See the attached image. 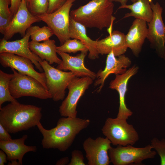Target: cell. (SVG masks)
Here are the masks:
<instances>
[{"label":"cell","mask_w":165,"mask_h":165,"mask_svg":"<svg viewBox=\"0 0 165 165\" xmlns=\"http://www.w3.org/2000/svg\"><path fill=\"white\" fill-rule=\"evenodd\" d=\"M88 119L64 117L59 119L55 127L47 130L39 122L37 127L43 136L41 144L46 149H57L65 152L71 145L76 136L89 125Z\"/></svg>","instance_id":"obj_1"},{"label":"cell","mask_w":165,"mask_h":165,"mask_svg":"<svg viewBox=\"0 0 165 165\" xmlns=\"http://www.w3.org/2000/svg\"><path fill=\"white\" fill-rule=\"evenodd\" d=\"M41 111L35 105L11 102L0 108V123L9 133L27 130L40 122Z\"/></svg>","instance_id":"obj_2"},{"label":"cell","mask_w":165,"mask_h":165,"mask_svg":"<svg viewBox=\"0 0 165 165\" xmlns=\"http://www.w3.org/2000/svg\"><path fill=\"white\" fill-rule=\"evenodd\" d=\"M114 5L109 0H91L86 4L70 11V16L86 28H108L112 32L115 17L113 16Z\"/></svg>","instance_id":"obj_3"},{"label":"cell","mask_w":165,"mask_h":165,"mask_svg":"<svg viewBox=\"0 0 165 165\" xmlns=\"http://www.w3.org/2000/svg\"><path fill=\"white\" fill-rule=\"evenodd\" d=\"M101 131L113 145H133L139 139L138 134L127 120L118 117L108 118Z\"/></svg>","instance_id":"obj_4"},{"label":"cell","mask_w":165,"mask_h":165,"mask_svg":"<svg viewBox=\"0 0 165 165\" xmlns=\"http://www.w3.org/2000/svg\"><path fill=\"white\" fill-rule=\"evenodd\" d=\"M11 69L13 75L10 81L9 88L11 95L15 99L25 96L43 100L52 98L48 90L37 80L13 68Z\"/></svg>","instance_id":"obj_5"},{"label":"cell","mask_w":165,"mask_h":165,"mask_svg":"<svg viewBox=\"0 0 165 165\" xmlns=\"http://www.w3.org/2000/svg\"><path fill=\"white\" fill-rule=\"evenodd\" d=\"M152 149L150 144L142 148L131 145H117L109 149L108 155L110 163L114 165L139 164L144 160L154 158L156 152Z\"/></svg>","instance_id":"obj_6"},{"label":"cell","mask_w":165,"mask_h":165,"mask_svg":"<svg viewBox=\"0 0 165 165\" xmlns=\"http://www.w3.org/2000/svg\"><path fill=\"white\" fill-rule=\"evenodd\" d=\"M76 0H68L57 10L50 13H45L37 16L45 22L60 41L61 45L70 39L69 26L70 9Z\"/></svg>","instance_id":"obj_7"},{"label":"cell","mask_w":165,"mask_h":165,"mask_svg":"<svg viewBox=\"0 0 165 165\" xmlns=\"http://www.w3.org/2000/svg\"><path fill=\"white\" fill-rule=\"evenodd\" d=\"M45 73L48 90L55 101L64 99L65 90L75 75L71 72H66L55 68L48 62H39Z\"/></svg>","instance_id":"obj_8"},{"label":"cell","mask_w":165,"mask_h":165,"mask_svg":"<svg viewBox=\"0 0 165 165\" xmlns=\"http://www.w3.org/2000/svg\"><path fill=\"white\" fill-rule=\"evenodd\" d=\"M90 77L74 78L68 85V93L59 108L61 116L64 117H77L76 108L78 102L86 91L93 82Z\"/></svg>","instance_id":"obj_9"},{"label":"cell","mask_w":165,"mask_h":165,"mask_svg":"<svg viewBox=\"0 0 165 165\" xmlns=\"http://www.w3.org/2000/svg\"><path fill=\"white\" fill-rule=\"evenodd\" d=\"M150 4L153 16L151 21L147 23V38L160 57L165 58V25L162 16L163 8L158 2L154 3L152 0Z\"/></svg>","instance_id":"obj_10"},{"label":"cell","mask_w":165,"mask_h":165,"mask_svg":"<svg viewBox=\"0 0 165 165\" xmlns=\"http://www.w3.org/2000/svg\"><path fill=\"white\" fill-rule=\"evenodd\" d=\"M39 28L37 26L30 27L20 39L10 41L2 38L0 40V53L8 52L27 58L31 60L37 69L42 72L44 71L39 62L43 60L31 50L29 46L31 35Z\"/></svg>","instance_id":"obj_11"},{"label":"cell","mask_w":165,"mask_h":165,"mask_svg":"<svg viewBox=\"0 0 165 165\" xmlns=\"http://www.w3.org/2000/svg\"><path fill=\"white\" fill-rule=\"evenodd\" d=\"M106 138L99 137L95 139L89 137L84 141L83 149L89 165H108L110 163L108 151L112 147Z\"/></svg>","instance_id":"obj_12"},{"label":"cell","mask_w":165,"mask_h":165,"mask_svg":"<svg viewBox=\"0 0 165 165\" xmlns=\"http://www.w3.org/2000/svg\"><path fill=\"white\" fill-rule=\"evenodd\" d=\"M0 63L5 68H13L21 73L35 78L48 90L44 72L36 71L29 59L12 53L2 52L0 53Z\"/></svg>","instance_id":"obj_13"},{"label":"cell","mask_w":165,"mask_h":165,"mask_svg":"<svg viewBox=\"0 0 165 165\" xmlns=\"http://www.w3.org/2000/svg\"><path fill=\"white\" fill-rule=\"evenodd\" d=\"M40 21L30 12L25 0H22L17 12L5 31L3 38L8 40L17 33L24 37L32 24Z\"/></svg>","instance_id":"obj_14"},{"label":"cell","mask_w":165,"mask_h":165,"mask_svg":"<svg viewBox=\"0 0 165 165\" xmlns=\"http://www.w3.org/2000/svg\"><path fill=\"white\" fill-rule=\"evenodd\" d=\"M138 67L134 65L124 73L116 75L115 79L110 82L109 88L118 92L119 97V107L117 117L127 120L133 114L125 103V95L127 90L128 82L130 78L138 72Z\"/></svg>","instance_id":"obj_15"},{"label":"cell","mask_w":165,"mask_h":165,"mask_svg":"<svg viewBox=\"0 0 165 165\" xmlns=\"http://www.w3.org/2000/svg\"><path fill=\"white\" fill-rule=\"evenodd\" d=\"M113 52L107 56L106 66L103 70H100L96 74L97 80L94 83L95 86H99L97 90L100 92L103 87L105 81L111 74H121L125 72L131 64L130 59L124 54L116 57Z\"/></svg>","instance_id":"obj_16"},{"label":"cell","mask_w":165,"mask_h":165,"mask_svg":"<svg viewBox=\"0 0 165 165\" xmlns=\"http://www.w3.org/2000/svg\"><path fill=\"white\" fill-rule=\"evenodd\" d=\"M57 53L62 59L61 62L56 67L57 69L64 71L69 70L77 77H88L93 80L96 78V74L84 65V59L87 53L81 52L74 56L57 50Z\"/></svg>","instance_id":"obj_17"},{"label":"cell","mask_w":165,"mask_h":165,"mask_svg":"<svg viewBox=\"0 0 165 165\" xmlns=\"http://www.w3.org/2000/svg\"><path fill=\"white\" fill-rule=\"evenodd\" d=\"M147 23L142 20L135 19L133 21L127 34L125 35L126 46L133 54L138 57L148 34Z\"/></svg>","instance_id":"obj_18"},{"label":"cell","mask_w":165,"mask_h":165,"mask_svg":"<svg viewBox=\"0 0 165 165\" xmlns=\"http://www.w3.org/2000/svg\"><path fill=\"white\" fill-rule=\"evenodd\" d=\"M125 36L123 33L114 30L106 37L96 40V47L99 54H108L112 52L116 57L124 54L128 48Z\"/></svg>","instance_id":"obj_19"},{"label":"cell","mask_w":165,"mask_h":165,"mask_svg":"<svg viewBox=\"0 0 165 165\" xmlns=\"http://www.w3.org/2000/svg\"><path fill=\"white\" fill-rule=\"evenodd\" d=\"M28 136L25 134L20 138L12 139L7 141H0V148L7 156V160L11 161L17 160L20 165L22 164V160L24 155L30 152H36L35 146H27L24 144Z\"/></svg>","instance_id":"obj_20"},{"label":"cell","mask_w":165,"mask_h":165,"mask_svg":"<svg viewBox=\"0 0 165 165\" xmlns=\"http://www.w3.org/2000/svg\"><path fill=\"white\" fill-rule=\"evenodd\" d=\"M69 34L70 38L79 40L86 46L89 53L88 58L94 60L99 57L96 47V40L90 39L87 35L86 28L82 24L75 21L70 16Z\"/></svg>","instance_id":"obj_21"},{"label":"cell","mask_w":165,"mask_h":165,"mask_svg":"<svg viewBox=\"0 0 165 165\" xmlns=\"http://www.w3.org/2000/svg\"><path fill=\"white\" fill-rule=\"evenodd\" d=\"M29 46L33 53L50 65L54 63L59 64L61 62L57 56V46L54 40L49 39L41 43L31 40L29 42Z\"/></svg>","instance_id":"obj_22"},{"label":"cell","mask_w":165,"mask_h":165,"mask_svg":"<svg viewBox=\"0 0 165 165\" xmlns=\"http://www.w3.org/2000/svg\"><path fill=\"white\" fill-rule=\"evenodd\" d=\"M151 0H137L131 4L121 5L118 9L125 8L130 10V13L125 14L123 19L133 17L148 23L152 20L153 16V12L150 4Z\"/></svg>","instance_id":"obj_23"},{"label":"cell","mask_w":165,"mask_h":165,"mask_svg":"<svg viewBox=\"0 0 165 165\" xmlns=\"http://www.w3.org/2000/svg\"><path fill=\"white\" fill-rule=\"evenodd\" d=\"M13 75V74H8L0 70V108L6 102L18 101L11 95L9 90V83Z\"/></svg>","instance_id":"obj_24"},{"label":"cell","mask_w":165,"mask_h":165,"mask_svg":"<svg viewBox=\"0 0 165 165\" xmlns=\"http://www.w3.org/2000/svg\"><path fill=\"white\" fill-rule=\"evenodd\" d=\"M11 0H0V32L3 35L13 17L9 7Z\"/></svg>","instance_id":"obj_25"},{"label":"cell","mask_w":165,"mask_h":165,"mask_svg":"<svg viewBox=\"0 0 165 165\" xmlns=\"http://www.w3.org/2000/svg\"><path fill=\"white\" fill-rule=\"evenodd\" d=\"M57 50L67 53H75L77 52L87 53L88 50L85 45L80 40L69 39L64 43L57 47Z\"/></svg>","instance_id":"obj_26"},{"label":"cell","mask_w":165,"mask_h":165,"mask_svg":"<svg viewBox=\"0 0 165 165\" xmlns=\"http://www.w3.org/2000/svg\"><path fill=\"white\" fill-rule=\"evenodd\" d=\"M48 6L49 0H31L27 7L31 13L37 16L47 13Z\"/></svg>","instance_id":"obj_27"},{"label":"cell","mask_w":165,"mask_h":165,"mask_svg":"<svg viewBox=\"0 0 165 165\" xmlns=\"http://www.w3.org/2000/svg\"><path fill=\"white\" fill-rule=\"evenodd\" d=\"M53 35L52 30L48 26H44L41 28H39L33 33L30 37L32 41L39 42L49 39V38Z\"/></svg>","instance_id":"obj_28"},{"label":"cell","mask_w":165,"mask_h":165,"mask_svg":"<svg viewBox=\"0 0 165 165\" xmlns=\"http://www.w3.org/2000/svg\"><path fill=\"white\" fill-rule=\"evenodd\" d=\"M150 144L160 156V165H165V139L160 140L154 138L151 139Z\"/></svg>","instance_id":"obj_29"},{"label":"cell","mask_w":165,"mask_h":165,"mask_svg":"<svg viewBox=\"0 0 165 165\" xmlns=\"http://www.w3.org/2000/svg\"><path fill=\"white\" fill-rule=\"evenodd\" d=\"M72 158L68 165H85L84 158L82 152L77 150L72 151L71 153Z\"/></svg>","instance_id":"obj_30"},{"label":"cell","mask_w":165,"mask_h":165,"mask_svg":"<svg viewBox=\"0 0 165 165\" xmlns=\"http://www.w3.org/2000/svg\"><path fill=\"white\" fill-rule=\"evenodd\" d=\"M68 0H49V6L47 13H51L61 8Z\"/></svg>","instance_id":"obj_31"},{"label":"cell","mask_w":165,"mask_h":165,"mask_svg":"<svg viewBox=\"0 0 165 165\" xmlns=\"http://www.w3.org/2000/svg\"><path fill=\"white\" fill-rule=\"evenodd\" d=\"M8 131L0 123V141H7L12 139Z\"/></svg>","instance_id":"obj_32"},{"label":"cell","mask_w":165,"mask_h":165,"mask_svg":"<svg viewBox=\"0 0 165 165\" xmlns=\"http://www.w3.org/2000/svg\"><path fill=\"white\" fill-rule=\"evenodd\" d=\"M22 0H11L9 7L10 10L13 17L17 12L20 5Z\"/></svg>","instance_id":"obj_33"},{"label":"cell","mask_w":165,"mask_h":165,"mask_svg":"<svg viewBox=\"0 0 165 165\" xmlns=\"http://www.w3.org/2000/svg\"><path fill=\"white\" fill-rule=\"evenodd\" d=\"M7 156L2 150H0V165H4L7 162Z\"/></svg>","instance_id":"obj_34"},{"label":"cell","mask_w":165,"mask_h":165,"mask_svg":"<svg viewBox=\"0 0 165 165\" xmlns=\"http://www.w3.org/2000/svg\"><path fill=\"white\" fill-rule=\"evenodd\" d=\"M69 162V159L68 157H63L57 162L56 165H65L67 164Z\"/></svg>","instance_id":"obj_35"},{"label":"cell","mask_w":165,"mask_h":165,"mask_svg":"<svg viewBox=\"0 0 165 165\" xmlns=\"http://www.w3.org/2000/svg\"><path fill=\"white\" fill-rule=\"evenodd\" d=\"M110 2H116L120 3L121 5H123L127 4L128 0H109Z\"/></svg>","instance_id":"obj_36"},{"label":"cell","mask_w":165,"mask_h":165,"mask_svg":"<svg viewBox=\"0 0 165 165\" xmlns=\"http://www.w3.org/2000/svg\"><path fill=\"white\" fill-rule=\"evenodd\" d=\"M11 162H9L8 165H20L19 161L18 162L16 160H13L11 161Z\"/></svg>","instance_id":"obj_37"},{"label":"cell","mask_w":165,"mask_h":165,"mask_svg":"<svg viewBox=\"0 0 165 165\" xmlns=\"http://www.w3.org/2000/svg\"><path fill=\"white\" fill-rule=\"evenodd\" d=\"M25 1L26 3L27 6H28L31 0H25Z\"/></svg>","instance_id":"obj_38"},{"label":"cell","mask_w":165,"mask_h":165,"mask_svg":"<svg viewBox=\"0 0 165 165\" xmlns=\"http://www.w3.org/2000/svg\"><path fill=\"white\" fill-rule=\"evenodd\" d=\"M132 3H134L136 2L137 0H131Z\"/></svg>","instance_id":"obj_39"}]
</instances>
